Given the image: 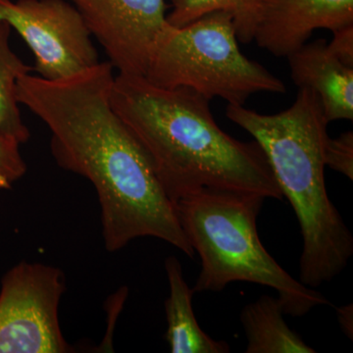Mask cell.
Here are the masks:
<instances>
[{"mask_svg": "<svg viewBox=\"0 0 353 353\" xmlns=\"http://www.w3.org/2000/svg\"><path fill=\"white\" fill-rule=\"evenodd\" d=\"M115 76L109 61L64 80L30 73L18 81L17 99L50 129L57 163L94 185L106 250L118 252L132 240L152 236L194 259L175 204L143 146L111 105Z\"/></svg>", "mask_w": 353, "mask_h": 353, "instance_id": "cell-1", "label": "cell"}, {"mask_svg": "<svg viewBox=\"0 0 353 353\" xmlns=\"http://www.w3.org/2000/svg\"><path fill=\"white\" fill-rule=\"evenodd\" d=\"M110 101L143 146L174 204L204 188L284 199L259 143L223 131L210 101L199 92L157 87L145 76L118 74Z\"/></svg>", "mask_w": 353, "mask_h": 353, "instance_id": "cell-2", "label": "cell"}, {"mask_svg": "<svg viewBox=\"0 0 353 353\" xmlns=\"http://www.w3.org/2000/svg\"><path fill=\"white\" fill-rule=\"evenodd\" d=\"M226 114L259 143L296 212L303 236L299 281L311 289L331 282L352 259L353 236L326 189L329 123L319 97L299 88L296 101L282 112L265 115L229 104Z\"/></svg>", "mask_w": 353, "mask_h": 353, "instance_id": "cell-3", "label": "cell"}, {"mask_svg": "<svg viewBox=\"0 0 353 353\" xmlns=\"http://www.w3.org/2000/svg\"><path fill=\"white\" fill-rule=\"evenodd\" d=\"M265 199L204 188L175 202L183 233L201 259L194 294L221 292L231 283L248 282L275 290L285 314L292 317L332 305L322 292L292 277L265 250L257 231Z\"/></svg>", "mask_w": 353, "mask_h": 353, "instance_id": "cell-4", "label": "cell"}, {"mask_svg": "<svg viewBox=\"0 0 353 353\" xmlns=\"http://www.w3.org/2000/svg\"><path fill=\"white\" fill-rule=\"evenodd\" d=\"M145 77L157 87L188 88L209 101L219 97L236 105L259 92H287L280 79L241 53L227 11L206 14L183 27L166 23Z\"/></svg>", "mask_w": 353, "mask_h": 353, "instance_id": "cell-5", "label": "cell"}, {"mask_svg": "<svg viewBox=\"0 0 353 353\" xmlns=\"http://www.w3.org/2000/svg\"><path fill=\"white\" fill-rule=\"evenodd\" d=\"M64 274L57 267L21 262L7 272L0 290V353H67L59 324Z\"/></svg>", "mask_w": 353, "mask_h": 353, "instance_id": "cell-6", "label": "cell"}, {"mask_svg": "<svg viewBox=\"0 0 353 353\" xmlns=\"http://www.w3.org/2000/svg\"><path fill=\"white\" fill-rule=\"evenodd\" d=\"M0 20L24 39L44 80L71 78L101 62L82 15L66 0H0Z\"/></svg>", "mask_w": 353, "mask_h": 353, "instance_id": "cell-7", "label": "cell"}, {"mask_svg": "<svg viewBox=\"0 0 353 353\" xmlns=\"http://www.w3.org/2000/svg\"><path fill=\"white\" fill-rule=\"evenodd\" d=\"M118 74L145 76L158 34L166 25L165 0H70Z\"/></svg>", "mask_w": 353, "mask_h": 353, "instance_id": "cell-8", "label": "cell"}, {"mask_svg": "<svg viewBox=\"0 0 353 353\" xmlns=\"http://www.w3.org/2000/svg\"><path fill=\"white\" fill-rule=\"evenodd\" d=\"M353 25V0H261L254 39L260 48L288 57L315 30L332 32Z\"/></svg>", "mask_w": 353, "mask_h": 353, "instance_id": "cell-9", "label": "cell"}, {"mask_svg": "<svg viewBox=\"0 0 353 353\" xmlns=\"http://www.w3.org/2000/svg\"><path fill=\"white\" fill-rule=\"evenodd\" d=\"M287 58L292 82L316 92L328 123L353 120V67L334 57L327 41H307Z\"/></svg>", "mask_w": 353, "mask_h": 353, "instance_id": "cell-10", "label": "cell"}, {"mask_svg": "<svg viewBox=\"0 0 353 353\" xmlns=\"http://www.w3.org/2000/svg\"><path fill=\"white\" fill-rule=\"evenodd\" d=\"M168 278V299L165 301L166 341L173 353H228L231 352L226 341L213 340L202 331L197 323L192 296L194 292L183 278L182 266L175 256L165 260Z\"/></svg>", "mask_w": 353, "mask_h": 353, "instance_id": "cell-11", "label": "cell"}, {"mask_svg": "<svg viewBox=\"0 0 353 353\" xmlns=\"http://www.w3.org/2000/svg\"><path fill=\"white\" fill-rule=\"evenodd\" d=\"M284 314V306L276 297L262 296L254 303L246 304L240 315L248 340L245 352H316L288 326Z\"/></svg>", "mask_w": 353, "mask_h": 353, "instance_id": "cell-12", "label": "cell"}, {"mask_svg": "<svg viewBox=\"0 0 353 353\" xmlns=\"http://www.w3.org/2000/svg\"><path fill=\"white\" fill-rule=\"evenodd\" d=\"M10 34V26L0 20V131L23 145L29 141L30 131L21 115L17 83L34 69L14 52Z\"/></svg>", "mask_w": 353, "mask_h": 353, "instance_id": "cell-13", "label": "cell"}, {"mask_svg": "<svg viewBox=\"0 0 353 353\" xmlns=\"http://www.w3.org/2000/svg\"><path fill=\"white\" fill-rule=\"evenodd\" d=\"M260 3L261 0H171L166 21L174 27H183L206 14L227 11L233 16L239 41L250 43L254 39Z\"/></svg>", "mask_w": 353, "mask_h": 353, "instance_id": "cell-14", "label": "cell"}, {"mask_svg": "<svg viewBox=\"0 0 353 353\" xmlns=\"http://www.w3.org/2000/svg\"><path fill=\"white\" fill-rule=\"evenodd\" d=\"M20 145L19 141L0 131V192L10 189L27 172Z\"/></svg>", "mask_w": 353, "mask_h": 353, "instance_id": "cell-15", "label": "cell"}, {"mask_svg": "<svg viewBox=\"0 0 353 353\" xmlns=\"http://www.w3.org/2000/svg\"><path fill=\"white\" fill-rule=\"evenodd\" d=\"M325 164L353 180V132H343L338 138H329L325 146Z\"/></svg>", "mask_w": 353, "mask_h": 353, "instance_id": "cell-16", "label": "cell"}, {"mask_svg": "<svg viewBox=\"0 0 353 353\" xmlns=\"http://www.w3.org/2000/svg\"><path fill=\"white\" fill-rule=\"evenodd\" d=\"M334 37L328 48L347 66L353 67V25L333 32Z\"/></svg>", "mask_w": 353, "mask_h": 353, "instance_id": "cell-17", "label": "cell"}, {"mask_svg": "<svg viewBox=\"0 0 353 353\" xmlns=\"http://www.w3.org/2000/svg\"><path fill=\"white\" fill-rule=\"evenodd\" d=\"M336 314H338L339 323L341 331L352 340L353 336V304H347V305L341 306L336 308Z\"/></svg>", "mask_w": 353, "mask_h": 353, "instance_id": "cell-18", "label": "cell"}]
</instances>
